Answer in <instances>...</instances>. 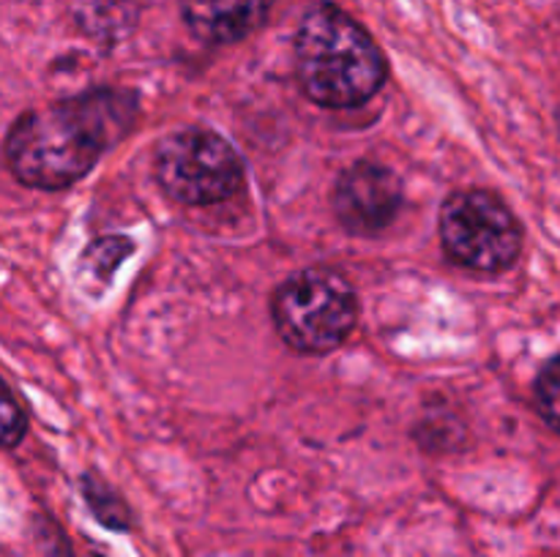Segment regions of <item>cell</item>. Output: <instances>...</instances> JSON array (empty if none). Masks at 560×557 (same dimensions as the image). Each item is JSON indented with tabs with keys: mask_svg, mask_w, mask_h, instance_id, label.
<instances>
[{
	"mask_svg": "<svg viewBox=\"0 0 560 557\" xmlns=\"http://www.w3.org/2000/svg\"><path fill=\"white\" fill-rule=\"evenodd\" d=\"M135 115L137 96L124 87H98L27 109L5 137V162L22 186L60 191L85 178L129 134Z\"/></svg>",
	"mask_w": 560,
	"mask_h": 557,
	"instance_id": "obj_1",
	"label": "cell"
},
{
	"mask_svg": "<svg viewBox=\"0 0 560 557\" xmlns=\"http://www.w3.org/2000/svg\"><path fill=\"white\" fill-rule=\"evenodd\" d=\"M375 38L339 5L317 3L295 31V76L310 102L328 109L366 104L386 82Z\"/></svg>",
	"mask_w": 560,
	"mask_h": 557,
	"instance_id": "obj_2",
	"label": "cell"
},
{
	"mask_svg": "<svg viewBox=\"0 0 560 557\" xmlns=\"http://www.w3.org/2000/svg\"><path fill=\"white\" fill-rule=\"evenodd\" d=\"M277 333L290 349L304 355L331 353L359 322V295L342 273L306 268L277 287L271 300Z\"/></svg>",
	"mask_w": 560,
	"mask_h": 557,
	"instance_id": "obj_3",
	"label": "cell"
},
{
	"mask_svg": "<svg viewBox=\"0 0 560 557\" xmlns=\"http://www.w3.org/2000/svg\"><path fill=\"white\" fill-rule=\"evenodd\" d=\"M441 246L454 265L474 273H501L517 262L523 229L506 202L485 189H463L441 208Z\"/></svg>",
	"mask_w": 560,
	"mask_h": 557,
	"instance_id": "obj_4",
	"label": "cell"
},
{
	"mask_svg": "<svg viewBox=\"0 0 560 557\" xmlns=\"http://www.w3.org/2000/svg\"><path fill=\"white\" fill-rule=\"evenodd\" d=\"M156 180L180 205L230 200L244 183V158L222 134L180 129L164 137L153 156Z\"/></svg>",
	"mask_w": 560,
	"mask_h": 557,
	"instance_id": "obj_5",
	"label": "cell"
},
{
	"mask_svg": "<svg viewBox=\"0 0 560 557\" xmlns=\"http://www.w3.org/2000/svg\"><path fill=\"white\" fill-rule=\"evenodd\" d=\"M402 180L392 167L377 162H355L334 186L337 222L355 238L386 233L402 208Z\"/></svg>",
	"mask_w": 560,
	"mask_h": 557,
	"instance_id": "obj_6",
	"label": "cell"
},
{
	"mask_svg": "<svg viewBox=\"0 0 560 557\" xmlns=\"http://www.w3.org/2000/svg\"><path fill=\"white\" fill-rule=\"evenodd\" d=\"M273 0H180L186 27L202 44H235L266 22Z\"/></svg>",
	"mask_w": 560,
	"mask_h": 557,
	"instance_id": "obj_7",
	"label": "cell"
},
{
	"mask_svg": "<svg viewBox=\"0 0 560 557\" xmlns=\"http://www.w3.org/2000/svg\"><path fill=\"white\" fill-rule=\"evenodd\" d=\"M82 491H85V500L91 506L93 517L98 519L102 524L113 530H126L131 524V513L129 506L120 500V495H115L104 481L93 478V475H85L82 478Z\"/></svg>",
	"mask_w": 560,
	"mask_h": 557,
	"instance_id": "obj_8",
	"label": "cell"
},
{
	"mask_svg": "<svg viewBox=\"0 0 560 557\" xmlns=\"http://www.w3.org/2000/svg\"><path fill=\"white\" fill-rule=\"evenodd\" d=\"M536 407H539L547 426H552L560 435V355L536 377Z\"/></svg>",
	"mask_w": 560,
	"mask_h": 557,
	"instance_id": "obj_9",
	"label": "cell"
},
{
	"mask_svg": "<svg viewBox=\"0 0 560 557\" xmlns=\"http://www.w3.org/2000/svg\"><path fill=\"white\" fill-rule=\"evenodd\" d=\"M27 431V415L14 393L0 380V448H16Z\"/></svg>",
	"mask_w": 560,
	"mask_h": 557,
	"instance_id": "obj_10",
	"label": "cell"
},
{
	"mask_svg": "<svg viewBox=\"0 0 560 557\" xmlns=\"http://www.w3.org/2000/svg\"><path fill=\"white\" fill-rule=\"evenodd\" d=\"M129 251H131L129 240L118 238V235H109V238L96 240V244L85 251V265L91 268V273L96 278H107Z\"/></svg>",
	"mask_w": 560,
	"mask_h": 557,
	"instance_id": "obj_11",
	"label": "cell"
},
{
	"mask_svg": "<svg viewBox=\"0 0 560 557\" xmlns=\"http://www.w3.org/2000/svg\"><path fill=\"white\" fill-rule=\"evenodd\" d=\"M558 126H560V112H558Z\"/></svg>",
	"mask_w": 560,
	"mask_h": 557,
	"instance_id": "obj_12",
	"label": "cell"
}]
</instances>
